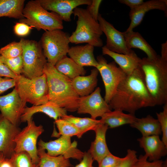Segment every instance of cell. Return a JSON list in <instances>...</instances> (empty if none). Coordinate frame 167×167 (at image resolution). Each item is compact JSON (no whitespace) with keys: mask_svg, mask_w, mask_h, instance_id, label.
I'll return each mask as SVG.
<instances>
[{"mask_svg":"<svg viewBox=\"0 0 167 167\" xmlns=\"http://www.w3.org/2000/svg\"><path fill=\"white\" fill-rule=\"evenodd\" d=\"M101 0H92L91 4L88 5L86 10L92 17L98 21L99 9L102 2Z\"/></svg>","mask_w":167,"mask_h":167,"instance_id":"cell-40","label":"cell"},{"mask_svg":"<svg viewBox=\"0 0 167 167\" xmlns=\"http://www.w3.org/2000/svg\"><path fill=\"white\" fill-rule=\"evenodd\" d=\"M109 127L105 124L100 122L95 129V138L92 142L89 152L94 161L98 164L106 156L110 153L106 139V134Z\"/></svg>","mask_w":167,"mask_h":167,"instance_id":"cell-20","label":"cell"},{"mask_svg":"<svg viewBox=\"0 0 167 167\" xmlns=\"http://www.w3.org/2000/svg\"><path fill=\"white\" fill-rule=\"evenodd\" d=\"M5 158L3 153L2 152H0V167L2 161Z\"/></svg>","mask_w":167,"mask_h":167,"instance_id":"cell-47","label":"cell"},{"mask_svg":"<svg viewBox=\"0 0 167 167\" xmlns=\"http://www.w3.org/2000/svg\"><path fill=\"white\" fill-rule=\"evenodd\" d=\"M19 75L13 73L0 60V76L16 79Z\"/></svg>","mask_w":167,"mask_h":167,"instance_id":"cell-43","label":"cell"},{"mask_svg":"<svg viewBox=\"0 0 167 167\" xmlns=\"http://www.w3.org/2000/svg\"><path fill=\"white\" fill-rule=\"evenodd\" d=\"M103 55H108L111 57L119 67L127 75L131 74L139 66L141 58L135 52L129 54H118L108 49L105 46L102 48Z\"/></svg>","mask_w":167,"mask_h":167,"instance_id":"cell-22","label":"cell"},{"mask_svg":"<svg viewBox=\"0 0 167 167\" xmlns=\"http://www.w3.org/2000/svg\"><path fill=\"white\" fill-rule=\"evenodd\" d=\"M96 67L102 78L105 89L104 100L108 104L115 94L118 85L127 75L114 61L108 63L102 56L97 57Z\"/></svg>","mask_w":167,"mask_h":167,"instance_id":"cell-10","label":"cell"},{"mask_svg":"<svg viewBox=\"0 0 167 167\" xmlns=\"http://www.w3.org/2000/svg\"><path fill=\"white\" fill-rule=\"evenodd\" d=\"M33 28L27 24L22 22H17L14 26L15 33L19 36H26L29 34L31 30Z\"/></svg>","mask_w":167,"mask_h":167,"instance_id":"cell-39","label":"cell"},{"mask_svg":"<svg viewBox=\"0 0 167 167\" xmlns=\"http://www.w3.org/2000/svg\"><path fill=\"white\" fill-rule=\"evenodd\" d=\"M136 119L134 114H126L122 111L114 110L105 113L100 120L101 122L106 124L109 127L112 128L126 124L130 125L134 122Z\"/></svg>","mask_w":167,"mask_h":167,"instance_id":"cell-25","label":"cell"},{"mask_svg":"<svg viewBox=\"0 0 167 167\" xmlns=\"http://www.w3.org/2000/svg\"><path fill=\"white\" fill-rule=\"evenodd\" d=\"M26 104V103L21 99L15 88L7 95L0 96L1 114L16 126L20 121Z\"/></svg>","mask_w":167,"mask_h":167,"instance_id":"cell-13","label":"cell"},{"mask_svg":"<svg viewBox=\"0 0 167 167\" xmlns=\"http://www.w3.org/2000/svg\"><path fill=\"white\" fill-rule=\"evenodd\" d=\"M27 122V125L20 131L15 138L14 152H26L29 155L33 162L38 164L39 158L37 141L44 129L42 125H36L32 118Z\"/></svg>","mask_w":167,"mask_h":167,"instance_id":"cell-9","label":"cell"},{"mask_svg":"<svg viewBox=\"0 0 167 167\" xmlns=\"http://www.w3.org/2000/svg\"><path fill=\"white\" fill-rule=\"evenodd\" d=\"M11 167H39V164L34 163L26 152H14L9 158Z\"/></svg>","mask_w":167,"mask_h":167,"instance_id":"cell-32","label":"cell"},{"mask_svg":"<svg viewBox=\"0 0 167 167\" xmlns=\"http://www.w3.org/2000/svg\"><path fill=\"white\" fill-rule=\"evenodd\" d=\"M20 130L0 114V152L10 158L14 152V140Z\"/></svg>","mask_w":167,"mask_h":167,"instance_id":"cell-16","label":"cell"},{"mask_svg":"<svg viewBox=\"0 0 167 167\" xmlns=\"http://www.w3.org/2000/svg\"><path fill=\"white\" fill-rule=\"evenodd\" d=\"M22 54V46L20 41L12 42L0 49V55L7 58H15Z\"/></svg>","mask_w":167,"mask_h":167,"instance_id":"cell-33","label":"cell"},{"mask_svg":"<svg viewBox=\"0 0 167 167\" xmlns=\"http://www.w3.org/2000/svg\"><path fill=\"white\" fill-rule=\"evenodd\" d=\"M133 167H167V162L161 160L150 161L145 155H141Z\"/></svg>","mask_w":167,"mask_h":167,"instance_id":"cell-36","label":"cell"},{"mask_svg":"<svg viewBox=\"0 0 167 167\" xmlns=\"http://www.w3.org/2000/svg\"><path fill=\"white\" fill-rule=\"evenodd\" d=\"M108 104L111 109L133 114L142 108L156 105L139 66L120 83Z\"/></svg>","mask_w":167,"mask_h":167,"instance_id":"cell-1","label":"cell"},{"mask_svg":"<svg viewBox=\"0 0 167 167\" xmlns=\"http://www.w3.org/2000/svg\"><path fill=\"white\" fill-rule=\"evenodd\" d=\"M121 158L111 153L105 157L98 164V167H115L122 160Z\"/></svg>","mask_w":167,"mask_h":167,"instance_id":"cell-38","label":"cell"},{"mask_svg":"<svg viewBox=\"0 0 167 167\" xmlns=\"http://www.w3.org/2000/svg\"><path fill=\"white\" fill-rule=\"evenodd\" d=\"M70 35L62 30L46 31L40 41L47 62L55 66L66 55L69 47Z\"/></svg>","mask_w":167,"mask_h":167,"instance_id":"cell-8","label":"cell"},{"mask_svg":"<svg viewBox=\"0 0 167 167\" xmlns=\"http://www.w3.org/2000/svg\"><path fill=\"white\" fill-rule=\"evenodd\" d=\"M126 45L127 48L139 49L143 51L147 58L152 59L155 58L157 55L155 51L138 32L133 31L123 32Z\"/></svg>","mask_w":167,"mask_h":167,"instance_id":"cell-24","label":"cell"},{"mask_svg":"<svg viewBox=\"0 0 167 167\" xmlns=\"http://www.w3.org/2000/svg\"><path fill=\"white\" fill-rule=\"evenodd\" d=\"M0 167H11L9 158H5L2 161Z\"/></svg>","mask_w":167,"mask_h":167,"instance_id":"cell-46","label":"cell"},{"mask_svg":"<svg viewBox=\"0 0 167 167\" xmlns=\"http://www.w3.org/2000/svg\"><path fill=\"white\" fill-rule=\"evenodd\" d=\"M84 152L82 159L74 167H95L93 165L94 160L90 152L88 151Z\"/></svg>","mask_w":167,"mask_h":167,"instance_id":"cell-42","label":"cell"},{"mask_svg":"<svg viewBox=\"0 0 167 167\" xmlns=\"http://www.w3.org/2000/svg\"><path fill=\"white\" fill-rule=\"evenodd\" d=\"M0 60L17 75L22 73L23 62L22 55L13 58H7L0 55Z\"/></svg>","mask_w":167,"mask_h":167,"instance_id":"cell-34","label":"cell"},{"mask_svg":"<svg viewBox=\"0 0 167 167\" xmlns=\"http://www.w3.org/2000/svg\"><path fill=\"white\" fill-rule=\"evenodd\" d=\"M118 1L129 6L131 10L137 7L144 2L143 0H119Z\"/></svg>","mask_w":167,"mask_h":167,"instance_id":"cell-44","label":"cell"},{"mask_svg":"<svg viewBox=\"0 0 167 167\" xmlns=\"http://www.w3.org/2000/svg\"><path fill=\"white\" fill-rule=\"evenodd\" d=\"M139 67L156 105L167 103V61L158 55L154 58L144 57L141 58Z\"/></svg>","mask_w":167,"mask_h":167,"instance_id":"cell-3","label":"cell"},{"mask_svg":"<svg viewBox=\"0 0 167 167\" xmlns=\"http://www.w3.org/2000/svg\"><path fill=\"white\" fill-rule=\"evenodd\" d=\"M156 115L162 134L161 140L167 146V103L164 105L162 111L156 113Z\"/></svg>","mask_w":167,"mask_h":167,"instance_id":"cell-35","label":"cell"},{"mask_svg":"<svg viewBox=\"0 0 167 167\" xmlns=\"http://www.w3.org/2000/svg\"><path fill=\"white\" fill-rule=\"evenodd\" d=\"M16 83V79L0 76V94L15 87Z\"/></svg>","mask_w":167,"mask_h":167,"instance_id":"cell-41","label":"cell"},{"mask_svg":"<svg viewBox=\"0 0 167 167\" xmlns=\"http://www.w3.org/2000/svg\"><path fill=\"white\" fill-rule=\"evenodd\" d=\"M24 2V0H0V17L24 18L23 11Z\"/></svg>","mask_w":167,"mask_h":167,"instance_id":"cell-28","label":"cell"},{"mask_svg":"<svg viewBox=\"0 0 167 167\" xmlns=\"http://www.w3.org/2000/svg\"><path fill=\"white\" fill-rule=\"evenodd\" d=\"M98 22L102 31L106 36V44L105 46L108 49L117 53L126 54H130L134 51L127 47L123 32L116 29L100 13Z\"/></svg>","mask_w":167,"mask_h":167,"instance_id":"cell-14","label":"cell"},{"mask_svg":"<svg viewBox=\"0 0 167 167\" xmlns=\"http://www.w3.org/2000/svg\"><path fill=\"white\" fill-rule=\"evenodd\" d=\"M130 126L138 130L143 136L159 135L162 133L161 126L157 119L150 115L137 118Z\"/></svg>","mask_w":167,"mask_h":167,"instance_id":"cell-26","label":"cell"},{"mask_svg":"<svg viewBox=\"0 0 167 167\" xmlns=\"http://www.w3.org/2000/svg\"><path fill=\"white\" fill-rule=\"evenodd\" d=\"M61 118L74 125L79 131L82 136L88 131H94L97 125L101 122L100 120L93 119L91 118H80L67 114Z\"/></svg>","mask_w":167,"mask_h":167,"instance_id":"cell-30","label":"cell"},{"mask_svg":"<svg viewBox=\"0 0 167 167\" xmlns=\"http://www.w3.org/2000/svg\"><path fill=\"white\" fill-rule=\"evenodd\" d=\"M94 50L93 46L87 44L70 47L67 54L70 58L80 66H91L96 68L98 64L94 57Z\"/></svg>","mask_w":167,"mask_h":167,"instance_id":"cell-21","label":"cell"},{"mask_svg":"<svg viewBox=\"0 0 167 167\" xmlns=\"http://www.w3.org/2000/svg\"><path fill=\"white\" fill-rule=\"evenodd\" d=\"M140 146L145 153L148 160L150 161L160 160L167 153V146L159 135L142 136L137 139Z\"/></svg>","mask_w":167,"mask_h":167,"instance_id":"cell-18","label":"cell"},{"mask_svg":"<svg viewBox=\"0 0 167 167\" xmlns=\"http://www.w3.org/2000/svg\"><path fill=\"white\" fill-rule=\"evenodd\" d=\"M44 149L38 147V155L39 158V167H73L69 159L62 155L50 156Z\"/></svg>","mask_w":167,"mask_h":167,"instance_id":"cell-29","label":"cell"},{"mask_svg":"<svg viewBox=\"0 0 167 167\" xmlns=\"http://www.w3.org/2000/svg\"><path fill=\"white\" fill-rule=\"evenodd\" d=\"M73 14L78 19L75 30L69 37L70 42L76 44L86 43L94 47L102 46L103 43L101 36L103 32L98 22L86 9L77 7Z\"/></svg>","mask_w":167,"mask_h":167,"instance_id":"cell-4","label":"cell"},{"mask_svg":"<svg viewBox=\"0 0 167 167\" xmlns=\"http://www.w3.org/2000/svg\"><path fill=\"white\" fill-rule=\"evenodd\" d=\"M45 10L54 12L62 20L70 22L74 10L78 6L90 5L92 0H37Z\"/></svg>","mask_w":167,"mask_h":167,"instance_id":"cell-15","label":"cell"},{"mask_svg":"<svg viewBox=\"0 0 167 167\" xmlns=\"http://www.w3.org/2000/svg\"><path fill=\"white\" fill-rule=\"evenodd\" d=\"M101 91L100 88L98 87L89 95L80 97L77 113L89 114L91 118L95 119L111 111L109 104L102 97Z\"/></svg>","mask_w":167,"mask_h":167,"instance_id":"cell-12","label":"cell"},{"mask_svg":"<svg viewBox=\"0 0 167 167\" xmlns=\"http://www.w3.org/2000/svg\"><path fill=\"white\" fill-rule=\"evenodd\" d=\"M152 10H158L167 12L166 0H151L144 2L137 7L130 10L129 16L131 20L130 25L125 31L129 32L139 25L146 13Z\"/></svg>","mask_w":167,"mask_h":167,"instance_id":"cell-17","label":"cell"},{"mask_svg":"<svg viewBox=\"0 0 167 167\" xmlns=\"http://www.w3.org/2000/svg\"><path fill=\"white\" fill-rule=\"evenodd\" d=\"M99 73L94 68L89 75L78 76L72 79L73 88L79 97L88 96L93 92L97 85Z\"/></svg>","mask_w":167,"mask_h":167,"instance_id":"cell-23","label":"cell"},{"mask_svg":"<svg viewBox=\"0 0 167 167\" xmlns=\"http://www.w3.org/2000/svg\"><path fill=\"white\" fill-rule=\"evenodd\" d=\"M24 18L19 22L24 23L38 30H62L63 20L56 13L44 9L37 0L28 1L23 11Z\"/></svg>","mask_w":167,"mask_h":167,"instance_id":"cell-5","label":"cell"},{"mask_svg":"<svg viewBox=\"0 0 167 167\" xmlns=\"http://www.w3.org/2000/svg\"><path fill=\"white\" fill-rule=\"evenodd\" d=\"M136 153L135 151L128 149L126 155L115 167H133L138 160Z\"/></svg>","mask_w":167,"mask_h":167,"instance_id":"cell-37","label":"cell"},{"mask_svg":"<svg viewBox=\"0 0 167 167\" xmlns=\"http://www.w3.org/2000/svg\"><path fill=\"white\" fill-rule=\"evenodd\" d=\"M23 101L34 105L48 101V88L45 75L28 78L23 75L16 79L15 88Z\"/></svg>","mask_w":167,"mask_h":167,"instance_id":"cell-6","label":"cell"},{"mask_svg":"<svg viewBox=\"0 0 167 167\" xmlns=\"http://www.w3.org/2000/svg\"><path fill=\"white\" fill-rule=\"evenodd\" d=\"M161 58L167 61V41L161 44Z\"/></svg>","mask_w":167,"mask_h":167,"instance_id":"cell-45","label":"cell"},{"mask_svg":"<svg viewBox=\"0 0 167 167\" xmlns=\"http://www.w3.org/2000/svg\"><path fill=\"white\" fill-rule=\"evenodd\" d=\"M38 147L46 150L47 153L53 156L62 155L67 159L72 158L80 161L84 155L77 148V142H71V137L61 136L58 139L48 142L39 140Z\"/></svg>","mask_w":167,"mask_h":167,"instance_id":"cell-11","label":"cell"},{"mask_svg":"<svg viewBox=\"0 0 167 167\" xmlns=\"http://www.w3.org/2000/svg\"><path fill=\"white\" fill-rule=\"evenodd\" d=\"M48 88V101L64 108L67 111L77 110L79 96L75 91L72 79L59 72L47 62L43 69Z\"/></svg>","mask_w":167,"mask_h":167,"instance_id":"cell-2","label":"cell"},{"mask_svg":"<svg viewBox=\"0 0 167 167\" xmlns=\"http://www.w3.org/2000/svg\"><path fill=\"white\" fill-rule=\"evenodd\" d=\"M54 66L59 72L71 79L78 76L84 75L86 73L84 67L77 64L66 55L59 61Z\"/></svg>","mask_w":167,"mask_h":167,"instance_id":"cell-27","label":"cell"},{"mask_svg":"<svg viewBox=\"0 0 167 167\" xmlns=\"http://www.w3.org/2000/svg\"><path fill=\"white\" fill-rule=\"evenodd\" d=\"M20 41L22 48L24 76L31 79L42 75L47 62L40 41L21 38Z\"/></svg>","mask_w":167,"mask_h":167,"instance_id":"cell-7","label":"cell"},{"mask_svg":"<svg viewBox=\"0 0 167 167\" xmlns=\"http://www.w3.org/2000/svg\"><path fill=\"white\" fill-rule=\"evenodd\" d=\"M55 123L59 131V135L71 137L76 136L79 138L82 135L78 129L73 124L62 118L55 121Z\"/></svg>","mask_w":167,"mask_h":167,"instance_id":"cell-31","label":"cell"},{"mask_svg":"<svg viewBox=\"0 0 167 167\" xmlns=\"http://www.w3.org/2000/svg\"><path fill=\"white\" fill-rule=\"evenodd\" d=\"M41 112L47 115L55 121L67 115V111L56 104L48 101L46 103L31 107L26 106L20 117L22 122H27L32 118V116L37 113Z\"/></svg>","mask_w":167,"mask_h":167,"instance_id":"cell-19","label":"cell"}]
</instances>
